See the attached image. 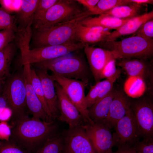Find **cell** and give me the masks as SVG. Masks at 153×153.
I'll return each mask as SVG.
<instances>
[{
    "instance_id": "24",
    "label": "cell",
    "mask_w": 153,
    "mask_h": 153,
    "mask_svg": "<svg viewBox=\"0 0 153 153\" xmlns=\"http://www.w3.org/2000/svg\"><path fill=\"white\" fill-rule=\"evenodd\" d=\"M129 19H120L111 16L100 15L97 17L89 16L86 18L82 22V25L86 26H99L109 29L116 30Z\"/></svg>"
},
{
    "instance_id": "42",
    "label": "cell",
    "mask_w": 153,
    "mask_h": 153,
    "mask_svg": "<svg viewBox=\"0 0 153 153\" xmlns=\"http://www.w3.org/2000/svg\"><path fill=\"white\" fill-rule=\"evenodd\" d=\"M8 107L6 96L5 94L2 91L1 94H0V114L4 110Z\"/></svg>"
},
{
    "instance_id": "7",
    "label": "cell",
    "mask_w": 153,
    "mask_h": 153,
    "mask_svg": "<svg viewBox=\"0 0 153 153\" xmlns=\"http://www.w3.org/2000/svg\"><path fill=\"white\" fill-rule=\"evenodd\" d=\"M51 75L78 110L83 119L84 126L93 122L89 116L85 104L84 90L87 85L80 80L65 78L53 73Z\"/></svg>"
},
{
    "instance_id": "20",
    "label": "cell",
    "mask_w": 153,
    "mask_h": 153,
    "mask_svg": "<svg viewBox=\"0 0 153 153\" xmlns=\"http://www.w3.org/2000/svg\"><path fill=\"white\" fill-rule=\"evenodd\" d=\"M153 18V10H152L129 19L119 28L110 32L104 42L115 41L121 36L134 34L144 24Z\"/></svg>"
},
{
    "instance_id": "1",
    "label": "cell",
    "mask_w": 153,
    "mask_h": 153,
    "mask_svg": "<svg viewBox=\"0 0 153 153\" xmlns=\"http://www.w3.org/2000/svg\"><path fill=\"white\" fill-rule=\"evenodd\" d=\"M15 120L11 126V141L30 153L36 152L49 138L60 131L56 120L47 122L27 115Z\"/></svg>"
},
{
    "instance_id": "37",
    "label": "cell",
    "mask_w": 153,
    "mask_h": 153,
    "mask_svg": "<svg viewBox=\"0 0 153 153\" xmlns=\"http://www.w3.org/2000/svg\"><path fill=\"white\" fill-rule=\"evenodd\" d=\"M15 32L11 29L0 30V50L9 43L13 42Z\"/></svg>"
},
{
    "instance_id": "9",
    "label": "cell",
    "mask_w": 153,
    "mask_h": 153,
    "mask_svg": "<svg viewBox=\"0 0 153 153\" xmlns=\"http://www.w3.org/2000/svg\"><path fill=\"white\" fill-rule=\"evenodd\" d=\"M131 109L134 114L140 137H153V101L149 96L131 99Z\"/></svg>"
},
{
    "instance_id": "29",
    "label": "cell",
    "mask_w": 153,
    "mask_h": 153,
    "mask_svg": "<svg viewBox=\"0 0 153 153\" xmlns=\"http://www.w3.org/2000/svg\"><path fill=\"white\" fill-rule=\"evenodd\" d=\"M31 84L34 90L41 101L45 112L53 120L45 100L41 81L37 76L35 69L31 67L30 71Z\"/></svg>"
},
{
    "instance_id": "45",
    "label": "cell",
    "mask_w": 153,
    "mask_h": 153,
    "mask_svg": "<svg viewBox=\"0 0 153 153\" xmlns=\"http://www.w3.org/2000/svg\"><path fill=\"white\" fill-rule=\"evenodd\" d=\"M1 144H2V142L0 141V146H1Z\"/></svg>"
},
{
    "instance_id": "11",
    "label": "cell",
    "mask_w": 153,
    "mask_h": 153,
    "mask_svg": "<svg viewBox=\"0 0 153 153\" xmlns=\"http://www.w3.org/2000/svg\"><path fill=\"white\" fill-rule=\"evenodd\" d=\"M62 133L64 139L62 153H96L84 127L69 128Z\"/></svg>"
},
{
    "instance_id": "14",
    "label": "cell",
    "mask_w": 153,
    "mask_h": 153,
    "mask_svg": "<svg viewBox=\"0 0 153 153\" xmlns=\"http://www.w3.org/2000/svg\"><path fill=\"white\" fill-rule=\"evenodd\" d=\"M23 65V74L26 90V102L28 110L33 115V117L35 118L47 122L53 120L45 111L41 101L32 87L30 74L31 64H27Z\"/></svg>"
},
{
    "instance_id": "40",
    "label": "cell",
    "mask_w": 153,
    "mask_h": 153,
    "mask_svg": "<svg viewBox=\"0 0 153 153\" xmlns=\"http://www.w3.org/2000/svg\"><path fill=\"white\" fill-rule=\"evenodd\" d=\"M12 116V110L8 107H7L0 114V121L6 122L9 120Z\"/></svg>"
},
{
    "instance_id": "23",
    "label": "cell",
    "mask_w": 153,
    "mask_h": 153,
    "mask_svg": "<svg viewBox=\"0 0 153 153\" xmlns=\"http://www.w3.org/2000/svg\"><path fill=\"white\" fill-rule=\"evenodd\" d=\"M39 0H23L15 15L18 27L26 28L33 24L35 11Z\"/></svg>"
},
{
    "instance_id": "18",
    "label": "cell",
    "mask_w": 153,
    "mask_h": 153,
    "mask_svg": "<svg viewBox=\"0 0 153 153\" xmlns=\"http://www.w3.org/2000/svg\"><path fill=\"white\" fill-rule=\"evenodd\" d=\"M117 65L121 67L129 77L140 78L144 82L152 83L153 73L152 65L147 60L123 59L120 60Z\"/></svg>"
},
{
    "instance_id": "35",
    "label": "cell",
    "mask_w": 153,
    "mask_h": 153,
    "mask_svg": "<svg viewBox=\"0 0 153 153\" xmlns=\"http://www.w3.org/2000/svg\"><path fill=\"white\" fill-rule=\"evenodd\" d=\"M116 60H111L105 65L101 73V79L111 78L120 74V71L116 67Z\"/></svg>"
},
{
    "instance_id": "25",
    "label": "cell",
    "mask_w": 153,
    "mask_h": 153,
    "mask_svg": "<svg viewBox=\"0 0 153 153\" xmlns=\"http://www.w3.org/2000/svg\"><path fill=\"white\" fill-rule=\"evenodd\" d=\"M143 5L132 3L115 7L100 15L110 16L122 19H129L141 15Z\"/></svg>"
},
{
    "instance_id": "19",
    "label": "cell",
    "mask_w": 153,
    "mask_h": 153,
    "mask_svg": "<svg viewBox=\"0 0 153 153\" xmlns=\"http://www.w3.org/2000/svg\"><path fill=\"white\" fill-rule=\"evenodd\" d=\"M109 29L99 26H86L82 24L78 28L75 34L76 41L85 45H90L104 42L110 34Z\"/></svg>"
},
{
    "instance_id": "4",
    "label": "cell",
    "mask_w": 153,
    "mask_h": 153,
    "mask_svg": "<svg viewBox=\"0 0 153 153\" xmlns=\"http://www.w3.org/2000/svg\"><path fill=\"white\" fill-rule=\"evenodd\" d=\"M31 38L28 36L21 38L17 46L21 53L22 65L33 63L56 58L84 48L85 45L79 42H70L63 44L30 49Z\"/></svg>"
},
{
    "instance_id": "26",
    "label": "cell",
    "mask_w": 153,
    "mask_h": 153,
    "mask_svg": "<svg viewBox=\"0 0 153 153\" xmlns=\"http://www.w3.org/2000/svg\"><path fill=\"white\" fill-rule=\"evenodd\" d=\"M9 43L0 50V75H8L10 64L16 51L15 42Z\"/></svg>"
},
{
    "instance_id": "32",
    "label": "cell",
    "mask_w": 153,
    "mask_h": 153,
    "mask_svg": "<svg viewBox=\"0 0 153 153\" xmlns=\"http://www.w3.org/2000/svg\"><path fill=\"white\" fill-rule=\"evenodd\" d=\"M58 0H39L35 11L33 25L39 21L47 10Z\"/></svg>"
},
{
    "instance_id": "43",
    "label": "cell",
    "mask_w": 153,
    "mask_h": 153,
    "mask_svg": "<svg viewBox=\"0 0 153 153\" xmlns=\"http://www.w3.org/2000/svg\"><path fill=\"white\" fill-rule=\"evenodd\" d=\"M130 2L143 5L146 4H153L152 0H129Z\"/></svg>"
},
{
    "instance_id": "6",
    "label": "cell",
    "mask_w": 153,
    "mask_h": 153,
    "mask_svg": "<svg viewBox=\"0 0 153 153\" xmlns=\"http://www.w3.org/2000/svg\"><path fill=\"white\" fill-rule=\"evenodd\" d=\"M2 91L15 119L27 115L23 68L7 76Z\"/></svg>"
},
{
    "instance_id": "31",
    "label": "cell",
    "mask_w": 153,
    "mask_h": 153,
    "mask_svg": "<svg viewBox=\"0 0 153 153\" xmlns=\"http://www.w3.org/2000/svg\"><path fill=\"white\" fill-rule=\"evenodd\" d=\"M11 29L16 32L18 26L15 15H12L0 7V30Z\"/></svg>"
},
{
    "instance_id": "28",
    "label": "cell",
    "mask_w": 153,
    "mask_h": 153,
    "mask_svg": "<svg viewBox=\"0 0 153 153\" xmlns=\"http://www.w3.org/2000/svg\"><path fill=\"white\" fill-rule=\"evenodd\" d=\"M146 84L141 78L129 77L124 86V91L129 97L138 98L143 94L146 88Z\"/></svg>"
},
{
    "instance_id": "17",
    "label": "cell",
    "mask_w": 153,
    "mask_h": 153,
    "mask_svg": "<svg viewBox=\"0 0 153 153\" xmlns=\"http://www.w3.org/2000/svg\"><path fill=\"white\" fill-rule=\"evenodd\" d=\"M34 69L41 81L45 98L53 120H58L60 112L55 81L47 71L37 68Z\"/></svg>"
},
{
    "instance_id": "36",
    "label": "cell",
    "mask_w": 153,
    "mask_h": 153,
    "mask_svg": "<svg viewBox=\"0 0 153 153\" xmlns=\"http://www.w3.org/2000/svg\"><path fill=\"white\" fill-rule=\"evenodd\" d=\"M0 153H30L16 144L12 141L2 142Z\"/></svg>"
},
{
    "instance_id": "38",
    "label": "cell",
    "mask_w": 153,
    "mask_h": 153,
    "mask_svg": "<svg viewBox=\"0 0 153 153\" xmlns=\"http://www.w3.org/2000/svg\"><path fill=\"white\" fill-rule=\"evenodd\" d=\"M11 135V126L6 122H0V139L9 141Z\"/></svg>"
},
{
    "instance_id": "44",
    "label": "cell",
    "mask_w": 153,
    "mask_h": 153,
    "mask_svg": "<svg viewBox=\"0 0 153 153\" xmlns=\"http://www.w3.org/2000/svg\"><path fill=\"white\" fill-rule=\"evenodd\" d=\"M8 75H0V93L2 92L6 77Z\"/></svg>"
},
{
    "instance_id": "33",
    "label": "cell",
    "mask_w": 153,
    "mask_h": 153,
    "mask_svg": "<svg viewBox=\"0 0 153 153\" xmlns=\"http://www.w3.org/2000/svg\"><path fill=\"white\" fill-rule=\"evenodd\" d=\"M132 146L137 153H153V137L143 138Z\"/></svg>"
},
{
    "instance_id": "16",
    "label": "cell",
    "mask_w": 153,
    "mask_h": 153,
    "mask_svg": "<svg viewBox=\"0 0 153 153\" xmlns=\"http://www.w3.org/2000/svg\"><path fill=\"white\" fill-rule=\"evenodd\" d=\"M131 98L124 91L117 90L110 104L108 115L103 124L110 129L114 128L117 122L130 109Z\"/></svg>"
},
{
    "instance_id": "21",
    "label": "cell",
    "mask_w": 153,
    "mask_h": 153,
    "mask_svg": "<svg viewBox=\"0 0 153 153\" xmlns=\"http://www.w3.org/2000/svg\"><path fill=\"white\" fill-rule=\"evenodd\" d=\"M116 91L113 87L105 96L87 109L89 116L93 122L103 123L107 117Z\"/></svg>"
},
{
    "instance_id": "27",
    "label": "cell",
    "mask_w": 153,
    "mask_h": 153,
    "mask_svg": "<svg viewBox=\"0 0 153 153\" xmlns=\"http://www.w3.org/2000/svg\"><path fill=\"white\" fill-rule=\"evenodd\" d=\"M64 139L62 131L49 138L36 153H62Z\"/></svg>"
},
{
    "instance_id": "41",
    "label": "cell",
    "mask_w": 153,
    "mask_h": 153,
    "mask_svg": "<svg viewBox=\"0 0 153 153\" xmlns=\"http://www.w3.org/2000/svg\"><path fill=\"white\" fill-rule=\"evenodd\" d=\"M109 153H137L132 146H126L118 148L115 152L112 151Z\"/></svg>"
},
{
    "instance_id": "13",
    "label": "cell",
    "mask_w": 153,
    "mask_h": 153,
    "mask_svg": "<svg viewBox=\"0 0 153 153\" xmlns=\"http://www.w3.org/2000/svg\"><path fill=\"white\" fill-rule=\"evenodd\" d=\"M96 153H109L114 143L110 129L103 123H93L84 127Z\"/></svg>"
},
{
    "instance_id": "10",
    "label": "cell",
    "mask_w": 153,
    "mask_h": 153,
    "mask_svg": "<svg viewBox=\"0 0 153 153\" xmlns=\"http://www.w3.org/2000/svg\"><path fill=\"white\" fill-rule=\"evenodd\" d=\"M114 128L115 132L112 135L114 146L118 148L126 146H132L141 137L137 122L131 108Z\"/></svg>"
},
{
    "instance_id": "3",
    "label": "cell",
    "mask_w": 153,
    "mask_h": 153,
    "mask_svg": "<svg viewBox=\"0 0 153 153\" xmlns=\"http://www.w3.org/2000/svg\"><path fill=\"white\" fill-rule=\"evenodd\" d=\"M31 65L35 68L50 70L53 73L65 78L80 80L86 85L91 73L82 58L70 54Z\"/></svg>"
},
{
    "instance_id": "8",
    "label": "cell",
    "mask_w": 153,
    "mask_h": 153,
    "mask_svg": "<svg viewBox=\"0 0 153 153\" xmlns=\"http://www.w3.org/2000/svg\"><path fill=\"white\" fill-rule=\"evenodd\" d=\"M72 0H58L42 18L33 24L35 29H42L71 19L81 12Z\"/></svg>"
},
{
    "instance_id": "12",
    "label": "cell",
    "mask_w": 153,
    "mask_h": 153,
    "mask_svg": "<svg viewBox=\"0 0 153 153\" xmlns=\"http://www.w3.org/2000/svg\"><path fill=\"white\" fill-rule=\"evenodd\" d=\"M54 86L58 97L60 115L58 120L66 122L69 128L84 127L85 124L78 109L56 82Z\"/></svg>"
},
{
    "instance_id": "30",
    "label": "cell",
    "mask_w": 153,
    "mask_h": 153,
    "mask_svg": "<svg viewBox=\"0 0 153 153\" xmlns=\"http://www.w3.org/2000/svg\"><path fill=\"white\" fill-rule=\"evenodd\" d=\"M132 3L129 0H99L91 14L92 15H100L116 7L129 5Z\"/></svg>"
},
{
    "instance_id": "39",
    "label": "cell",
    "mask_w": 153,
    "mask_h": 153,
    "mask_svg": "<svg viewBox=\"0 0 153 153\" xmlns=\"http://www.w3.org/2000/svg\"><path fill=\"white\" fill-rule=\"evenodd\" d=\"M76 1L86 7L88 10L91 13L99 0H77Z\"/></svg>"
},
{
    "instance_id": "34",
    "label": "cell",
    "mask_w": 153,
    "mask_h": 153,
    "mask_svg": "<svg viewBox=\"0 0 153 153\" xmlns=\"http://www.w3.org/2000/svg\"><path fill=\"white\" fill-rule=\"evenodd\" d=\"M133 36H137L151 40L153 38V20H149L144 24Z\"/></svg>"
},
{
    "instance_id": "2",
    "label": "cell",
    "mask_w": 153,
    "mask_h": 153,
    "mask_svg": "<svg viewBox=\"0 0 153 153\" xmlns=\"http://www.w3.org/2000/svg\"><path fill=\"white\" fill-rule=\"evenodd\" d=\"M88 10L81 12L72 19L51 27L32 30L31 38L35 48L56 46L75 42L78 27L91 15Z\"/></svg>"
},
{
    "instance_id": "15",
    "label": "cell",
    "mask_w": 153,
    "mask_h": 153,
    "mask_svg": "<svg viewBox=\"0 0 153 153\" xmlns=\"http://www.w3.org/2000/svg\"><path fill=\"white\" fill-rule=\"evenodd\" d=\"M84 48L95 80L96 82L100 81L101 73L105 65L110 61L115 59L111 52L101 48L86 45Z\"/></svg>"
},
{
    "instance_id": "5",
    "label": "cell",
    "mask_w": 153,
    "mask_h": 153,
    "mask_svg": "<svg viewBox=\"0 0 153 153\" xmlns=\"http://www.w3.org/2000/svg\"><path fill=\"white\" fill-rule=\"evenodd\" d=\"M102 48L110 51L115 58L147 60L153 54V40L132 36L119 41L100 43Z\"/></svg>"
},
{
    "instance_id": "22",
    "label": "cell",
    "mask_w": 153,
    "mask_h": 153,
    "mask_svg": "<svg viewBox=\"0 0 153 153\" xmlns=\"http://www.w3.org/2000/svg\"><path fill=\"white\" fill-rule=\"evenodd\" d=\"M120 75L97 82L94 85L91 86L85 97V104L87 109L103 97L112 90L114 82Z\"/></svg>"
}]
</instances>
